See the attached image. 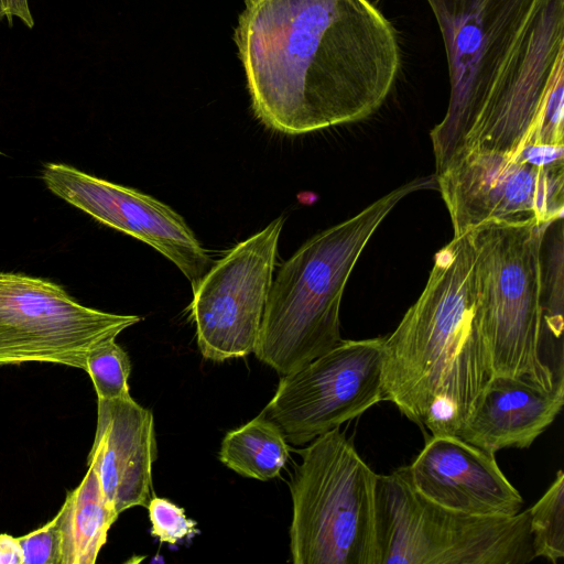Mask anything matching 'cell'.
Returning <instances> with one entry per match:
<instances>
[{
    "label": "cell",
    "mask_w": 564,
    "mask_h": 564,
    "mask_svg": "<svg viewBox=\"0 0 564 564\" xmlns=\"http://www.w3.org/2000/svg\"><path fill=\"white\" fill-rule=\"evenodd\" d=\"M289 487L294 564H379L376 474L334 429L297 452Z\"/></svg>",
    "instance_id": "cell-5"
},
{
    "label": "cell",
    "mask_w": 564,
    "mask_h": 564,
    "mask_svg": "<svg viewBox=\"0 0 564 564\" xmlns=\"http://www.w3.org/2000/svg\"><path fill=\"white\" fill-rule=\"evenodd\" d=\"M546 225L488 221L467 232L494 376L551 388L562 377L542 358L541 240Z\"/></svg>",
    "instance_id": "cell-6"
},
{
    "label": "cell",
    "mask_w": 564,
    "mask_h": 564,
    "mask_svg": "<svg viewBox=\"0 0 564 564\" xmlns=\"http://www.w3.org/2000/svg\"><path fill=\"white\" fill-rule=\"evenodd\" d=\"M449 100L430 133L435 175L463 149L564 145V0H426Z\"/></svg>",
    "instance_id": "cell-1"
},
{
    "label": "cell",
    "mask_w": 564,
    "mask_h": 564,
    "mask_svg": "<svg viewBox=\"0 0 564 564\" xmlns=\"http://www.w3.org/2000/svg\"><path fill=\"white\" fill-rule=\"evenodd\" d=\"M147 508L151 522V534L161 542L175 544L197 532L196 522L185 516L184 509L165 498H151Z\"/></svg>",
    "instance_id": "cell-21"
},
{
    "label": "cell",
    "mask_w": 564,
    "mask_h": 564,
    "mask_svg": "<svg viewBox=\"0 0 564 564\" xmlns=\"http://www.w3.org/2000/svg\"><path fill=\"white\" fill-rule=\"evenodd\" d=\"M563 404L564 377L543 388L527 378L492 376L457 436L494 454L528 448Z\"/></svg>",
    "instance_id": "cell-15"
},
{
    "label": "cell",
    "mask_w": 564,
    "mask_h": 564,
    "mask_svg": "<svg viewBox=\"0 0 564 564\" xmlns=\"http://www.w3.org/2000/svg\"><path fill=\"white\" fill-rule=\"evenodd\" d=\"M379 564H525L535 558L529 509L512 517L471 516L421 496L402 469L378 475Z\"/></svg>",
    "instance_id": "cell-7"
},
{
    "label": "cell",
    "mask_w": 564,
    "mask_h": 564,
    "mask_svg": "<svg viewBox=\"0 0 564 564\" xmlns=\"http://www.w3.org/2000/svg\"><path fill=\"white\" fill-rule=\"evenodd\" d=\"M289 449L282 431L260 413L225 435L219 459L241 476L267 481L280 475Z\"/></svg>",
    "instance_id": "cell-17"
},
{
    "label": "cell",
    "mask_w": 564,
    "mask_h": 564,
    "mask_svg": "<svg viewBox=\"0 0 564 564\" xmlns=\"http://www.w3.org/2000/svg\"><path fill=\"white\" fill-rule=\"evenodd\" d=\"M383 341L384 337L343 339L284 375L261 413L297 446L360 416L383 401Z\"/></svg>",
    "instance_id": "cell-10"
},
{
    "label": "cell",
    "mask_w": 564,
    "mask_h": 564,
    "mask_svg": "<svg viewBox=\"0 0 564 564\" xmlns=\"http://www.w3.org/2000/svg\"><path fill=\"white\" fill-rule=\"evenodd\" d=\"M42 178L53 194L97 221L154 248L181 270L192 289L212 267L183 217L154 197L64 163L45 164Z\"/></svg>",
    "instance_id": "cell-12"
},
{
    "label": "cell",
    "mask_w": 564,
    "mask_h": 564,
    "mask_svg": "<svg viewBox=\"0 0 564 564\" xmlns=\"http://www.w3.org/2000/svg\"><path fill=\"white\" fill-rule=\"evenodd\" d=\"M0 564H22V551L17 538L0 534Z\"/></svg>",
    "instance_id": "cell-23"
},
{
    "label": "cell",
    "mask_w": 564,
    "mask_h": 564,
    "mask_svg": "<svg viewBox=\"0 0 564 564\" xmlns=\"http://www.w3.org/2000/svg\"><path fill=\"white\" fill-rule=\"evenodd\" d=\"M140 319L85 306L52 281L0 272V366L35 361L85 370L95 347Z\"/></svg>",
    "instance_id": "cell-9"
},
{
    "label": "cell",
    "mask_w": 564,
    "mask_h": 564,
    "mask_svg": "<svg viewBox=\"0 0 564 564\" xmlns=\"http://www.w3.org/2000/svg\"><path fill=\"white\" fill-rule=\"evenodd\" d=\"M535 557L556 564L564 557V473L558 470L543 496L529 509Z\"/></svg>",
    "instance_id": "cell-19"
},
{
    "label": "cell",
    "mask_w": 564,
    "mask_h": 564,
    "mask_svg": "<svg viewBox=\"0 0 564 564\" xmlns=\"http://www.w3.org/2000/svg\"><path fill=\"white\" fill-rule=\"evenodd\" d=\"M0 154H2V153L0 152Z\"/></svg>",
    "instance_id": "cell-26"
},
{
    "label": "cell",
    "mask_w": 564,
    "mask_h": 564,
    "mask_svg": "<svg viewBox=\"0 0 564 564\" xmlns=\"http://www.w3.org/2000/svg\"><path fill=\"white\" fill-rule=\"evenodd\" d=\"M563 217L549 223L541 240L542 338L562 343L564 310Z\"/></svg>",
    "instance_id": "cell-18"
},
{
    "label": "cell",
    "mask_w": 564,
    "mask_h": 564,
    "mask_svg": "<svg viewBox=\"0 0 564 564\" xmlns=\"http://www.w3.org/2000/svg\"><path fill=\"white\" fill-rule=\"evenodd\" d=\"M401 469L421 496L453 511L512 517L523 506L495 454L456 435H431L412 464Z\"/></svg>",
    "instance_id": "cell-13"
},
{
    "label": "cell",
    "mask_w": 564,
    "mask_h": 564,
    "mask_svg": "<svg viewBox=\"0 0 564 564\" xmlns=\"http://www.w3.org/2000/svg\"><path fill=\"white\" fill-rule=\"evenodd\" d=\"M18 541L22 564H62V535L56 517Z\"/></svg>",
    "instance_id": "cell-22"
},
{
    "label": "cell",
    "mask_w": 564,
    "mask_h": 564,
    "mask_svg": "<svg viewBox=\"0 0 564 564\" xmlns=\"http://www.w3.org/2000/svg\"><path fill=\"white\" fill-rule=\"evenodd\" d=\"M7 18L12 24V18L18 17L28 28L32 29L34 21L30 12L28 0H6Z\"/></svg>",
    "instance_id": "cell-24"
},
{
    "label": "cell",
    "mask_w": 564,
    "mask_h": 564,
    "mask_svg": "<svg viewBox=\"0 0 564 564\" xmlns=\"http://www.w3.org/2000/svg\"><path fill=\"white\" fill-rule=\"evenodd\" d=\"M454 236L488 223L549 224L564 212V145L463 149L438 175Z\"/></svg>",
    "instance_id": "cell-8"
},
{
    "label": "cell",
    "mask_w": 564,
    "mask_h": 564,
    "mask_svg": "<svg viewBox=\"0 0 564 564\" xmlns=\"http://www.w3.org/2000/svg\"><path fill=\"white\" fill-rule=\"evenodd\" d=\"M7 18V6L6 0H0V21Z\"/></svg>",
    "instance_id": "cell-25"
},
{
    "label": "cell",
    "mask_w": 564,
    "mask_h": 564,
    "mask_svg": "<svg viewBox=\"0 0 564 564\" xmlns=\"http://www.w3.org/2000/svg\"><path fill=\"white\" fill-rule=\"evenodd\" d=\"M234 41L254 116L291 135L368 118L401 66L370 0H245Z\"/></svg>",
    "instance_id": "cell-2"
},
{
    "label": "cell",
    "mask_w": 564,
    "mask_h": 564,
    "mask_svg": "<svg viewBox=\"0 0 564 564\" xmlns=\"http://www.w3.org/2000/svg\"><path fill=\"white\" fill-rule=\"evenodd\" d=\"M436 187L435 175L414 178L304 242L271 283L256 357L284 376L339 344L340 302L362 250L400 200Z\"/></svg>",
    "instance_id": "cell-4"
},
{
    "label": "cell",
    "mask_w": 564,
    "mask_h": 564,
    "mask_svg": "<svg viewBox=\"0 0 564 564\" xmlns=\"http://www.w3.org/2000/svg\"><path fill=\"white\" fill-rule=\"evenodd\" d=\"M494 376L469 232L438 250L425 288L383 341V401L431 435H458Z\"/></svg>",
    "instance_id": "cell-3"
},
{
    "label": "cell",
    "mask_w": 564,
    "mask_h": 564,
    "mask_svg": "<svg viewBox=\"0 0 564 564\" xmlns=\"http://www.w3.org/2000/svg\"><path fill=\"white\" fill-rule=\"evenodd\" d=\"M118 516L97 473L88 466L83 481L67 494L55 516L62 535V564H95Z\"/></svg>",
    "instance_id": "cell-16"
},
{
    "label": "cell",
    "mask_w": 564,
    "mask_h": 564,
    "mask_svg": "<svg viewBox=\"0 0 564 564\" xmlns=\"http://www.w3.org/2000/svg\"><path fill=\"white\" fill-rule=\"evenodd\" d=\"M283 224L279 217L239 242L193 289L191 317L204 358L221 362L254 352Z\"/></svg>",
    "instance_id": "cell-11"
},
{
    "label": "cell",
    "mask_w": 564,
    "mask_h": 564,
    "mask_svg": "<svg viewBox=\"0 0 564 564\" xmlns=\"http://www.w3.org/2000/svg\"><path fill=\"white\" fill-rule=\"evenodd\" d=\"M85 371L94 383L97 399L113 400L130 395V359L116 339L95 347L88 354Z\"/></svg>",
    "instance_id": "cell-20"
},
{
    "label": "cell",
    "mask_w": 564,
    "mask_h": 564,
    "mask_svg": "<svg viewBox=\"0 0 564 564\" xmlns=\"http://www.w3.org/2000/svg\"><path fill=\"white\" fill-rule=\"evenodd\" d=\"M158 456L153 414L130 395L98 399L97 426L87 464L120 514L151 500L152 465Z\"/></svg>",
    "instance_id": "cell-14"
}]
</instances>
